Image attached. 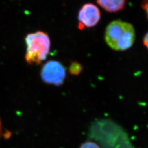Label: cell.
Wrapping results in <instances>:
<instances>
[{
	"mask_svg": "<svg viewBox=\"0 0 148 148\" xmlns=\"http://www.w3.org/2000/svg\"><path fill=\"white\" fill-rule=\"evenodd\" d=\"M143 44L146 47H148V33H146L143 38Z\"/></svg>",
	"mask_w": 148,
	"mask_h": 148,
	"instance_id": "cell-10",
	"label": "cell"
},
{
	"mask_svg": "<svg viewBox=\"0 0 148 148\" xmlns=\"http://www.w3.org/2000/svg\"><path fill=\"white\" fill-rule=\"evenodd\" d=\"M97 2L106 11L114 13L123 9L126 0H97Z\"/></svg>",
	"mask_w": 148,
	"mask_h": 148,
	"instance_id": "cell-6",
	"label": "cell"
},
{
	"mask_svg": "<svg viewBox=\"0 0 148 148\" xmlns=\"http://www.w3.org/2000/svg\"><path fill=\"white\" fill-rule=\"evenodd\" d=\"M95 131L100 133H95L96 138L103 144V148H130L131 144L127 135L121 128L108 121V128L110 133L107 132L103 123H97Z\"/></svg>",
	"mask_w": 148,
	"mask_h": 148,
	"instance_id": "cell-3",
	"label": "cell"
},
{
	"mask_svg": "<svg viewBox=\"0 0 148 148\" xmlns=\"http://www.w3.org/2000/svg\"><path fill=\"white\" fill-rule=\"evenodd\" d=\"M1 121H0V133H1Z\"/></svg>",
	"mask_w": 148,
	"mask_h": 148,
	"instance_id": "cell-11",
	"label": "cell"
},
{
	"mask_svg": "<svg viewBox=\"0 0 148 148\" xmlns=\"http://www.w3.org/2000/svg\"><path fill=\"white\" fill-rule=\"evenodd\" d=\"M142 7L143 9L146 11L147 13V11H148V0H144L142 3Z\"/></svg>",
	"mask_w": 148,
	"mask_h": 148,
	"instance_id": "cell-9",
	"label": "cell"
},
{
	"mask_svg": "<svg viewBox=\"0 0 148 148\" xmlns=\"http://www.w3.org/2000/svg\"><path fill=\"white\" fill-rule=\"evenodd\" d=\"M136 33L132 25L125 21H114L106 28L105 40L114 50L123 51L132 46Z\"/></svg>",
	"mask_w": 148,
	"mask_h": 148,
	"instance_id": "cell-1",
	"label": "cell"
},
{
	"mask_svg": "<svg viewBox=\"0 0 148 148\" xmlns=\"http://www.w3.org/2000/svg\"><path fill=\"white\" fill-rule=\"evenodd\" d=\"M79 148H101V147L95 142L87 141L82 143Z\"/></svg>",
	"mask_w": 148,
	"mask_h": 148,
	"instance_id": "cell-8",
	"label": "cell"
},
{
	"mask_svg": "<svg viewBox=\"0 0 148 148\" xmlns=\"http://www.w3.org/2000/svg\"><path fill=\"white\" fill-rule=\"evenodd\" d=\"M82 70V66L81 65L77 62H74L70 64L69 66V72L70 73L75 76L79 75Z\"/></svg>",
	"mask_w": 148,
	"mask_h": 148,
	"instance_id": "cell-7",
	"label": "cell"
},
{
	"mask_svg": "<svg viewBox=\"0 0 148 148\" xmlns=\"http://www.w3.org/2000/svg\"><path fill=\"white\" fill-rule=\"evenodd\" d=\"M101 16V11L96 5L92 3L85 4L79 12V28L95 27L100 21Z\"/></svg>",
	"mask_w": 148,
	"mask_h": 148,
	"instance_id": "cell-5",
	"label": "cell"
},
{
	"mask_svg": "<svg viewBox=\"0 0 148 148\" xmlns=\"http://www.w3.org/2000/svg\"><path fill=\"white\" fill-rule=\"evenodd\" d=\"M25 43L27 63L39 65L46 59L51 47L50 38L46 33L38 31L29 34L25 37Z\"/></svg>",
	"mask_w": 148,
	"mask_h": 148,
	"instance_id": "cell-2",
	"label": "cell"
},
{
	"mask_svg": "<svg viewBox=\"0 0 148 148\" xmlns=\"http://www.w3.org/2000/svg\"><path fill=\"white\" fill-rule=\"evenodd\" d=\"M43 81L49 85H62L66 78V70L63 64L57 60H49L45 64L41 71Z\"/></svg>",
	"mask_w": 148,
	"mask_h": 148,
	"instance_id": "cell-4",
	"label": "cell"
}]
</instances>
